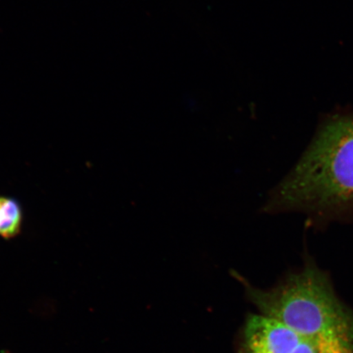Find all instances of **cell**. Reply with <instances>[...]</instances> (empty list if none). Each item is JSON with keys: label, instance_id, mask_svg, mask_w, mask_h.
I'll return each mask as SVG.
<instances>
[{"label": "cell", "instance_id": "3957f363", "mask_svg": "<svg viewBox=\"0 0 353 353\" xmlns=\"http://www.w3.org/2000/svg\"><path fill=\"white\" fill-rule=\"evenodd\" d=\"M303 339L280 321L250 315L243 332L242 353H291Z\"/></svg>", "mask_w": 353, "mask_h": 353}, {"label": "cell", "instance_id": "6da1fadb", "mask_svg": "<svg viewBox=\"0 0 353 353\" xmlns=\"http://www.w3.org/2000/svg\"><path fill=\"white\" fill-rule=\"evenodd\" d=\"M299 212L313 222L353 219V114L327 119L262 213Z\"/></svg>", "mask_w": 353, "mask_h": 353}, {"label": "cell", "instance_id": "7a4b0ae2", "mask_svg": "<svg viewBox=\"0 0 353 353\" xmlns=\"http://www.w3.org/2000/svg\"><path fill=\"white\" fill-rule=\"evenodd\" d=\"M231 274L261 314L314 343L320 353H353V316L335 294L327 272L310 255L271 288L260 289L236 271Z\"/></svg>", "mask_w": 353, "mask_h": 353}, {"label": "cell", "instance_id": "277c9868", "mask_svg": "<svg viewBox=\"0 0 353 353\" xmlns=\"http://www.w3.org/2000/svg\"><path fill=\"white\" fill-rule=\"evenodd\" d=\"M22 210L15 199L0 196V236L4 239L14 238L21 232Z\"/></svg>", "mask_w": 353, "mask_h": 353}, {"label": "cell", "instance_id": "5b68a950", "mask_svg": "<svg viewBox=\"0 0 353 353\" xmlns=\"http://www.w3.org/2000/svg\"><path fill=\"white\" fill-rule=\"evenodd\" d=\"M291 353H320V351L314 343L303 339Z\"/></svg>", "mask_w": 353, "mask_h": 353}]
</instances>
